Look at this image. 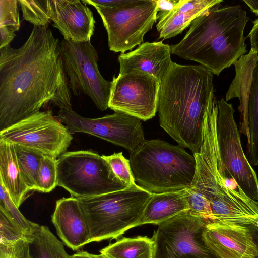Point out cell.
Instances as JSON below:
<instances>
[{
    "mask_svg": "<svg viewBox=\"0 0 258 258\" xmlns=\"http://www.w3.org/2000/svg\"><path fill=\"white\" fill-rule=\"evenodd\" d=\"M61 42L48 28L34 26L18 48H0V131L51 102L72 109Z\"/></svg>",
    "mask_w": 258,
    "mask_h": 258,
    "instance_id": "6da1fadb",
    "label": "cell"
},
{
    "mask_svg": "<svg viewBox=\"0 0 258 258\" xmlns=\"http://www.w3.org/2000/svg\"><path fill=\"white\" fill-rule=\"evenodd\" d=\"M215 98L213 74L201 65L172 62L160 83L161 127L193 153L201 149L206 111Z\"/></svg>",
    "mask_w": 258,
    "mask_h": 258,
    "instance_id": "7a4b0ae2",
    "label": "cell"
},
{
    "mask_svg": "<svg viewBox=\"0 0 258 258\" xmlns=\"http://www.w3.org/2000/svg\"><path fill=\"white\" fill-rule=\"evenodd\" d=\"M215 5L196 18L171 53L197 62L219 76L248 51L244 31L249 20L239 5Z\"/></svg>",
    "mask_w": 258,
    "mask_h": 258,
    "instance_id": "3957f363",
    "label": "cell"
},
{
    "mask_svg": "<svg viewBox=\"0 0 258 258\" xmlns=\"http://www.w3.org/2000/svg\"><path fill=\"white\" fill-rule=\"evenodd\" d=\"M218 107L206 111L200 151L193 153L196 168L193 181L186 189L188 198L208 202L215 222L239 223L247 219L258 206V201L242 190L222 162L218 150L216 123Z\"/></svg>",
    "mask_w": 258,
    "mask_h": 258,
    "instance_id": "277c9868",
    "label": "cell"
},
{
    "mask_svg": "<svg viewBox=\"0 0 258 258\" xmlns=\"http://www.w3.org/2000/svg\"><path fill=\"white\" fill-rule=\"evenodd\" d=\"M137 184L151 194L177 191L191 184L196 168L194 155L180 145L163 140H145L130 154Z\"/></svg>",
    "mask_w": 258,
    "mask_h": 258,
    "instance_id": "5b68a950",
    "label": "cell"
},
{
    "mask_svg": "<svg viewBox=\"0 0 258 258\" xmlns=\"http://www.w3.org/2000/svg\"><path fill=\"white\" fill-rule=\"evenodd\" d=\"M152 196L136 184L108 194L77 198L90 226V243L117 239L128 229L141 226Z\"/></svg>",
    "mask_w": 258,
    "mask_h": 258,
    "instance_id": "8992f818",
    "label": "cell"
},
{
    "mask_svg": "<svg viewBox=\"0 0 258 258\" xmlns=\"http://www.w3.org/2000/svg\"><path fill=\"white\" fill-rule=\"evenodd\" d=\"M57 186L78 198L125 189L108 162L91 150L66 152L57 159Z\"/></svg>",
    "mask_w": 258,
    "mask_h": 258,
    "instance_id": "52a82bcc",
    "label": "cell"
},
{
    "mask_svg": "<svg viewBox=\"0 0 258 258\" xmlns=\"http://www.w3.org/2000/svg\"><path fill=\"white\" fill-rule=\"evenodd\" d=\"M94 7L107 31L108 47L115 52L125 53L140 45L157 21L155 0H133L118 7Z\"/></svg>",
    "mask_w": 258,
    "mask_h": 258,
    "instance_id": "ba28073f",
    "label": "cell"
},
{
    "mask_svg": "<svg viewBox=\"0 0 258 258\" xmlns=\"http://www.w3.org/2000/svg\"><path fill=\"white\" fill-rule=\"evenodd\" d=\"M64 69L69 86L74 95H88L97 108H108L111 81L105 80L98 67V53L90 42H78L63 39L61 41Z\"/></svg>",
    "mask_w": 258,
    "mask_h": 258,
    "instance_id": "9c48e42d",
    "label": "cell"
},
{
    "mask_svg": "<svg viewBox=\"0 0 258 258\" xmlns=\"http://www.w3.org/2000/svg\"><path fill=\"white\" fill-rule=\"evenodd\" d=\"M207 224L188 211L161 223L152 238L153 258H217L204 237Z\"/></svg>",
    "mask_w": 258,
    "mask_h": 258,
    "instance_id": "30bf717a",
    "label": "cell"
},
{
    "mask_svg": "<svg viewBox=\"0 0 258 258\" xmlns=\"http://www.w3.org/2000/svg\"><path fill=\"white\" fill-rule=\"evenodd\" d=\"M217 144L220 158L243 191L258 201V178L242 149L235 110L224 97L217 101Z\"/></svg>",
    "mask_w": 258,
    "mask_h": 258,
    "instance_id": "8fae6325",
    "label": "cell"
},
{
    "mask_svg": "<svg viewBox=\"0 0 258 258\" xmlns=\"http://www.w3.org/2000/svg\"><path fill=\"white\" fill-rule=\"evenodd\" d=\"M0 140L57 158L66 152L73 137L51 111H39L1 131Z\"/></svg>",
    "mask_w": 258,
    "mask_h": 258,
    "instance_id": "7c38bea8",
    "label": "cell"
},
{
    "mask_svg": "<svg viewBox=\"0 0 258 258\" xmlns=\"http://www.w3.org/2000/svg\"><path fill=\"white\" fill-rule=\"evenodd\" d=\"M58 118L71 134L84 133L121 146L130 153L146 140L140 119L121 112L97 118L83 117L72 109H61Z\"/></svg>",
    "mask_w": 258,
    "mask_h": 258,
    "instance_id": "4fadbf2b",
    "label": "cell"
},
{
    "mask_svg": "<svg viewBox=\"0 0 258 258\" xmlns=\"http://www.w3.org/2000/svg\"><path fill=\"white\" fill-rule=\"evenodd\" d=\"M160 82L152 75L133 70L113 77L108 108L146 121L157 112Z\"/></svg>",
    "mask_w": 258,
    "mask_h": 258,
    "instance_id": "5bb4252c",
    "label": "cell"
},
{
    "mask_svg": "<svg viewBox=\"0 0 258 258\" xmlns=\"http://www.w3.org/2000/svg\"><path fill=\"white\" fill-rule=\"evenodd\" d=\"M233 65L235 75L225 99H239L240 122L248 123V157L251 165L258 166V52L251 48Z\"/></svg>",
    "mask_w": 258,
    "mask_h": 258,
    "instance_id": "9a60e30c",
    "label": "cell"
},
{
    "mask_svg": "<svg viewBox=\"0 0 258 258\" xmlns=\"http://www.w3.org/2000/svg\"><path fill=\"white\" fill-rule=\"evenodd\" d=\"M204 237L217 258L258 257V246L248 226L215 222L206 225Z\"/></svg>",
    "mask_w": 258,
    "mask_h": 258,
    "instance_id": "2e32d148",
    "label": "cell"
},
{
    "mask_svg": "<svg viewBox=\"0 0 258 258\" xmlns=\"http://www.w3.org/2000/svg\"><path fill=\"white\" fill-rule=\"evenodd\" d=\"M50 19L64 39L90 41L95 21L91 10L79 0H49Z\"/></svg>",
    "mask_w": 258,
    "mask_h": 258,
    "instance_id": "e0dca14e",
    "label": "cell"
},
{
    "mask_svg": "<svg viewBox=\"0 0 258 258\" xmlns=\"http://www.w3.org/2000/svg\"><path fill=\"white\" fill-rule=\"evenodd\" d=\"M52 222L62 243L72 250H77L90 243V226L76 198L56 201Z\"/></svg>",
    "mask_w": 258,
    "mask_h": 258,
    "instance_id": "ac0fdd59",
    "label": "cell"
},
{
    "mask_svg": "<svg viewBox=\"0 0 258 258\" xmlns=\"http://www.w3.org/2000/svg\"><path fill=\"white\" fill-rule=\"evenodd\" d=\"M171 53L170 46L162 41L142 43L134 50L119 54V74L139 70L152 75L160 83L172 62Z\"/></svg>",
    "mask_w": 258,
    "mask_h": 258,
    "instance_id": "d6986e66",
    "label": "cell"
},
{
    "mask_svg": "<svg viewBox=\"0 0 258 258\" xmlns=\"http://www.w3.org/2000/svg\"><path fill=\"white\" fill-rule=\"evenodd\" d=\"M223 2V0H177L172 10L157 15L159 38L168 39L180 34L206 10Z\"/></svg>",
    "mask_w": 258,
    "mask_h": 258,
    "instance_id": "ffe728a7",
    "label": "cell"
},
{
    "mask_svg": "<svg viewBox=\"0 0 258 258\" xmlns=\"http://www.w3.org/2000/svg\"><path fill=\"white\" fill-rule=\"evenodd\" d=\"M0 183L19 208L30 191L19 168L14 144L0 140Z\"/></svg>",
    "mask_w": 258,
    "mask_h": 258,
    "instance_id": "44dd1931",
    "label": "cell"
},
{
    "mask_svg": "<svg viewBox=\"0 0 258 258\" xmlns=\"http://www.w3.org/2000/svg\"><path fill=\"white\" fill-rule=\"evenodd\" d=\"M189 209L186 189L173 192L152 194L147 203L141 225L161 223Z\"/></svg>",
    "mask_w": 258,
    "mask_h": 258,
    "instance_id": "7402d4cb",
    "label": "cell"
},
{
    "mask_svg": "<svg viewBox=\"0 0 258 258\" xmlns=\"http://www.w3.org/2000/svg\"><path fill=\"white\" fill-rule=\"evenodd\" d=\"M154 243L152 238L139 236L123 238L100 250L106 258H153Z\"/></svg>",
    "mask_w": 258,
    "mask_h": 258,
    "instance_id": "603a6c76",
    "label": "cell"
},
{
    "mask_svg": "<svg viewBox=\"0 0 258 258\" xmlns=\"http://www.w3.org/2000/svg\"><path fill=\"white\" fill-rule=\"evenodd\" d=\"M28 241L30 258H71L63 243L46 226L39 225Z\"/></svg>",
    "mask_w": 258,
    "mask_h": 258,
    "instance_id": "cb8c5ba5",
    "label": "cell"
},
{
    "mask_svg": "<svg viewBox=\"0 0 258 258\" xmlns=\"http://www.w3.org/2000/svg\"><path fill=\"white\" fill-rule=\"evenodd\" d=\"M19 168L30 190H36V181L41 160L44 155L35 149L14 144Z\"/></svg>",
    "mask_w": 258,
    "mask_h": 258,
    "instance_id": "d4e9b609",
    "label": "cell"
},
{
    "mask_svg": "<svg viewBox=\"0 0 258 258\" xmlns=\"http://www.w3.org/2000/svg\"><path fill=\"white\" fill-rule=\"evenodd\" d=\"M18 5L17 0H0V48L9 45L20 29Z\"/></svg>",
    "mask_w": 258,
    "mask_h": 258,
    "instance_id": "484cf974",
    "label": "cell"
},
{
    "mask_svg": "<svg viewBox=\"0 0 258 258\" xmlns=\"http://www.w3.org/2000/svg\"><path fill=\"white\" fill-rule=\"evenodd\" d=\"M18 3L24 19L34 26L48 28L51 21L49 0H19Z\"/></svg>",
    "mask_w": 258,
    "mask_h": 258,
    "instance_id": "4316f807",
    "label": "cell"
},
{
    "mask_svg": "<svg viewBox=\"0 0 258 258\" xmlns=\"http://www.w3.org/2000/svg\"><path fill=\"white\" fill-rule=\"evenodd\" d=\"M0 209L5 212L21 228L28 241L39 224L28 220L21 214L1 183H0Z\"/></svg>",
    "mask_w": 258,
    "mask_h": 258,
    "instance_id": "83f0119b",
    "label": "cell"
},
{
    "mask_svg": "<svg viewBox=\"0 0 258 258\" xmlns=\"http://www.w3.org/2000/svg\"><path fill=\"white\" fill-rule=\"evenodd\" d=\"M57 159L44 155L41 160L36 181V190L47 193L57 186Z\"/></svg>",
    "mask_w": 258,
    "mask_h": 258,
    "instance_id": "f1b7e54d",
    "label": "cell"
},
{
    "mask_svg": "<svg viewBox=\"0 0 258 258\" xmlns=\"http://www.w3.org/2000/svg\"><path fill=\"white\" fill-rule=\"evenodd\" d=\"M109 164L114 173L127 186L136 184L131 170L130 160L122 152L114 153L109 156L102 155Z\"/></svg>",
    "mask_w": 258,
    "mask_h": 258,
    "instance_id": "f546056e",
    "label": "cell"
},
{
    "mask_svg": "<svg viewBox=\"0 0 258 258\" xmlns=\"http://www.w3.org/2000/svg\"><path fill=\"white\" fill-rule=\"evenodd\" d=\"M21 238H26L22 230L0 209V245L10 244Z\"/></svg>",
    "mask_w": 258,
    "mask_h": 258,
    "instance_id": "4dcf8cb0",
    "label": "cell"
},
{
    "mask_svg": "<svg viewBox=\"0 0 258 258\" xmlns=\"http://www.w3.org/2000/svg\"><path fill=\"white\" fill-rule=\"evenodd\" d=\"M29 242L21 238L8 245H0V258H30Z\"/></svg>",
    "mask_w": 258,
    "mask_h": 258,
    "instance_id": "1f68e13d",
    "label": "cell"
},
{
    "mask_svg": "<svg viewBox=\"0 0 258 258\" xmlns=\"http://www.w3.org/2000/svg\"><path fill=\"white\" fill-rule=\"evenodd\" d=\"M158 13L163 14L172 10L176 6L177 0H155Z\"/></svg>",
    "mask_w": 258,
    "mask_h": 258,
    "instance_id": "d6a6232c",
    "label": "cell"
},
{
    "mask_svg": "<svg viewBox=\"0 0 258 258\" xmlns=\"http://www.w3.org/2000/svg\"><path fill=\"white\" fill-rule=\"evenodd\" d=\"M253 24L248 36L250 39L251 48L258 52V18L253 21Z\"/></svg>",
    "mask_w": 258,
    "mask_h": 258,
    "instance_id": "836d02e7",
    "label": "cell"
},
{
    "mask_svg": "<svg viewBox=\"0 0 258 258\" xmlns=\"http://www.w3.org/2000/svg\"><path fill=\"white\" fill-rule=\"evenodd\" d=\"M71 258H105L102 254H94L87 251H79L72 255Z\"/></svg>",
    "mask_w": 258,
    "mask_h": 258,
    "instance_id": "e575fe53",
    "label": "cell"
},
{
    "mask_svg": "<svg viewBox=\"0 0 258 258\" xmlns=\"http://www.w3.org/2000/svg\"><path fill=\"white\" fill-rule=\"evenodd\" d=\"M243 2L249 7L252 13L258 16V1L243 0Z\"/></svg>",
    "mask_w": 258,
    "mask_h": 258,
    "instance_id": "d590c367",
    "label": "cell"
},
{
    "mask_svg": "<svg viewBox=\"0 0 258 258\" xmlns=\"http://www.w3.org/2000/svg\"><path fill=\"white\" fill-rule=\"evenodd\" d=\"M251 232L254 241L258 246V228L255 226H248Z\"/></svg>",
    "mask_w": 258,
    "mask_h": 258,
    "instance_id": "8d00e7d4",
    "label": "cell"
},
{
    "mask_svg": "<svg viewBox=\"0 0 258 258\" xmlns=\"http://www.w3.org/2000/svg\"><path fill=\"white\" fill-rule=\"evenodd\" d=\"M254 226L256 227H257V228H258V221H257V222L256 223V224L255 225V226Z\"/></svg>",
    "mask_w": 258,
    "mask_h": 258,
    "instance_id": "74e56055",
    "label": "cell"
},
{
    "mask_svg": "<svg viewBox=\"0 0 258 258\" xmlns=\"http://www.w3.org/2000/svg\"><path fill=\"white\" fill-rule=\"evenodd\" d=\"M256 258H258V257H257Z\"/></svg>",
    "mask_w": 258,
    "mask_h": 258,
    "instance_id": "f35d334b",
    "label": "cell"
},
{
    "mask_svg": "<svg viewBox=\"0 0 258 258\" xmlns=\"http://www.w3.org/2000/svg\"><path fill=\"white\" fill-rule=\"evenodd\" d=\"M104 257H105V256H104ZM105 258H106V257H105Z\"/></svg>",
    "mask_w": 258,
    "mask_h": 258,
    "instance_id": "ab89813d",
    "label": "cell"
}]
</instances>
